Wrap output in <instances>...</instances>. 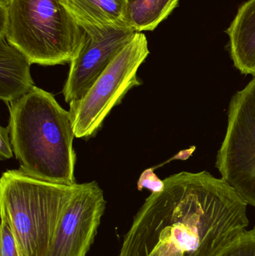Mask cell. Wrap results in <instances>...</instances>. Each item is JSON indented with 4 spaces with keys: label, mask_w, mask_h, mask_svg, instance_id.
<instances>
[{
    "label": "cell",
    "mask_w": 255,
    "mask_h": 256,
    "mask_svg": "<svg viewBox=\"0 0 255 256\" xmlns=\"http://www.w3.org/2000/svg\"><path fill=\"white\" fill-rule=\"evenodd\" d=\"M151 192L118 256H215L249 224L247 204L223 178L181 172Z\"/></svg>",
    "instance_id": "6da1fadb"
},
{
    "label": "cell",
    "mask_w": 255,
    "mask_h": 256,
    "mask_svg": "<svg viewBox=\"0 0 255 256\" xmlns=\"http://www.w3.org/2000/svg\"><path fill=\"white\" fill-rule=\"evenodd\" d=\"M7 105L10 140L19 170L44 182L76 184V136L70 112L37 86Z\"/></svg>",
    "instance_id": "7a4b0ae2"
},
{
    "label": "cell",
    "mask_w": 255,
    "mask_h": 256,
    "mask_svg": "<svg viewBox=\"0 0 255 256\" xmlns=\"http://www.w3.org/2000/svg\"><path fill=\"white\" fill-rule=\"evenodd\" d=\"M78 186L38 180L19 168L2 173L0 215L10 224L22 256H46Z\"/></svg>",
    "instance_id": "3957f363"
},
{
    "label": "cell",
    "mask_w": 255,
    "mask_h": 256,
    "mask_svg": "<svg viewBox=\"0 0 255 256\" xmlns=\"http://www.w3.org/2000/svg\"><path fill=\"white\" fill-rule=\"evenodd\" d=\"M7 15L5 39L32 64L53 66L70 63L84 39L61 0H1Z\"/></svg>",
    "instance_id": "277c9868"
},
{
    "label": "cell",
    "mask_w": 255,
    "mask_h": 256,
    "mask_svg": "<svg viewBox=\"0 0 255 256\" xmlns=\"http://www.w3.org/2000/svg\"><path fill=\"white\" fill-rule=\"evenodd\" d=\"M149 54L146 36L136 32L85 96L70 103L69 112L76 138H88L97 134L105 118L128 92L142 85L138 70Z\"/></svg>",
    "instance_id": "5b68a950"
},
{
    "label": "cell",
    "mask_w": 255,
    "mask_h": 256,
    "mask_svg": "<svg viewBox=\"0 0 255 256\" xmlns=\"http://www.w3.org/2000/svg\"><path fill=\"white\" fill-rule=\"evenodd\" d=\"M216 167L222 178L255 208V76L231 98Z\"/></svg>",
    "instance_id": "8992f818"
},
{
    "label": "cell",
    "mask_w": 255,
    "mask_h": 256,
    "mask_svg": "<svg viewBox=\"0 0 255 256\" xmlns=\"http://www.w3.org/2000/svg\"><path fill=\"white\" fill-rule=\"evenodd\" d=\"M106 202L97 182L79 184L45 256H86L97 236Z\"/></svg>",
    "instance_id": "52a82bcc"
},
{
    "label": "cell",
    "mask_w": 255,
    "mask_h": 256,
    "mask_svg": "<svg viewBox=\"0 0 255 256\" xmlns=\"http://www.w3.org/2000/svg\"><path fill=\"white\" fill-rule=\"evenodd\" d=\"M82 46L70 63L62 94L67 103L80 100L136 32L128 25L84 31Z\"/></svg>",
    "instance_id": "ba28073f"
},
{
    "label": "cell",
    "mask_w": 255,
    "mask_h": 256,
    "mask_svg": "<svg viewBox=\"0 0 255 256\" xmlns=\"http://www.w3.org/2000/svg\"><path fill=\"white\" fill-rule=\"evenodd\" d=\"M226 33L234 66L243 74L255 78V0H248L240 6Z\"/></svg>",
    "instance_id": "9c48e42d"
},
{
    "label": "cell",
    "mask_w": 255,
    "mask_h": 256,
    "mask_svg": "<svg viewBox=\"0 0 255 256\" xmlns=\"http://www.w3.org/2000/svg\"><path fill=\"white\" fill-rule=\"evenodd\" d=\"M28 58L7 42L0 39V99L9 104L23 97L34 86Z\"/></svg>",
    "instance_id": "30bf717a"
},
{
    "label": "cell",
    "mask_w": 255,
    "mask_h": 256,
    "mask_svg": "<svg viewBox=\"0 0 255 256\" xmlns=\"http://www.w3.org/2000/svg\"><path fill=\"white\" fill-rule=\"evenodd\" d=\"M61 2L83 31L89 28L128 25L126 20V0H61Z\"/></svg>",
    "instance_id": "8fae6325"
},
{
    "label": "cell",
    "mask_w": 255,
    "mask_h": 256,
    "mask_svg": "<svg viewBox=\"0 0 255 256\" xmlns=\"http://www.w3.org/2000/svg\"><path fill=\"white\" fill-rule=\"evenodd\" d=\"M180 0H126V20L136 32L153 31L178 6Z\"/></svg>",
    "instance_id": "7c38bea8"
},
{
    "label": "cell",
    "mask_w": 255,
    "mask_h": 256,
    "mask_svg": "<svg viewBox=\"0 0 255 256\" xmlns=\"http://www.w3.org/2000/svg\"><path fill=\"white\" fill-rule=\"evenodd\" d=\"M215 256H255V227L241 232Z\"/></svg>",
    "instance_id": "4fadbf2b"
},
{
    "label": "cell",
    "mask_w": 255,
    "mask_h": 256,
    "mask_svg": "<svg viewBox=\"0 0 255 256\" xmlns=\"http://www.w3.org/2000/svg\"><path fill=\"white\" fill-rule=\"evenodd\" d=\"M0 216V256H22L10 224L4 216Z\"/></svg>",
    "instance_id": "5bb4252c"
},
{
    "label": "cell",
    "mask_w": 255,
    "mask_h": 256,
    "mask_svg": "<svg viewBox=\"0 0 255 256\" xmlns=\"http://www.w3.org/2000/svg\"><path fill=\"white\" fill-rule=\"evenodd\" d=\"M137 186L139 190L146 188L151 190V192H160L164 188V182L157 178L152 168H149L142 173L138 180Z\"/></svg>",
    "instance_id": "9a60e30c"
},
{
    "label": "cell",
    "mask_w": 255,
    "mask_h": 256,
    "mask_svg": "<svg viewBox=\"0 0 255 256\" xmlns=\"http://www.w3.org/2000/svg\"><path fill=\"white\" fill-rule=\"evenodd\" d=\"M13 150L10 140V129L7 127L0 128V158L8 160L13 158Z\"/></svg>",
    "instance_id": "2e32d148"
}]
</instances>
